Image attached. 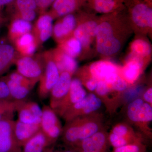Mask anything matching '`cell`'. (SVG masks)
Returning a JSON list of instances; mask_svg holds the SVG:
<instances>
[{
	"label": "cell",
	"instance_id": "6da1fadb",
	"mask_svg": "<svg viewBox=\"0 0 152 152\" xmlns=\"http://www.w3.org/2000/svg\"><path fill=\"white\" fill-rule=\"evenodd\" d=\"M103 115L99 111L78 117L66 123L63 127L62 140L68 148H73L103 129Z\"/></svg>",
	"mask_w": 152,
	"mask_h": 152
},
{
	"label": "cell",
	"instance_id": "7a4b0ae2",
	"mask_svg": "<svg viewBox=\"0 0 152 152\" xmlns=\"http://www.w3.org/2000/svg\"><path fill=\"white\" fill-rule=\"evenodd\" d=\"M126 114L129 121L139 129V133L144 138L152 139V130L150 127L152 120V106L138 98L128 105Z\"/></svg>",
	"mask_w": 152,
	"mask_h": 152
},
{
	"label": "cell",
	"instance_id": "3957f363",
	"mask_svg": "<svg viewBox=\"0 0 152 152\" xmlns=\"http://www.w3.org/2000/svg\"><path fill=\"white\" fill-rule=\"evenodd\" d=\"M143 136L137 132L129 124L118 123L113 126L108 133V140L110 146L117 148L129 144L144 142Z\"/></svg>",
	"mask_w": 152,
	"mask_h": 152
},
{
	"label": "cell",
	"instance_id": "277c9868",
	"mask_svg": "<svg viewBox=\"0 0 152 152\" xmlns=\"http://www.w3.org/2000/svg\"><path fill=\"white\" fill-rule=\"evenodd\" d=\"M45 63L43 74L39 81L38 96L41 100L46 99L51 90L56 84L60 72L52 57L51 51L42 54Z\"/></svg>",
	"mask_w": 152,
	"mask_h": 152
},
{
	"label": "cell",
	"instance_id": "5b68a950",
	"mask_svg": "<svg viewBox=\"0 0 152 152\" xmlns=\"http://www.w3.org/2000/svg\"><path fill=\"white\" fill-rule=\"evenodd\" d=\"M42 109L41 131L53 145L61 136L63 127L58 115L50 106L44 105Z\"/></svg>",
	"mask_w": 152,
	"mask_h": 152
},
{
	"label": "cell",
	"instance_id": "8992f818",
	"mask_svg": "<svg viewBox=\"0 0 152 152\" xmlns=\"http://www.w3.org/2000/svg\"><path fill=\"white\" fill-rule=\"evenodd\" d=\"M15 64L18 72L37 83L39 82L43 74L45 63L42 54L36 56H19Z\"/></svg>",
	"mask_w": 152,
	"mask_h": 152
},
{
	"label": "cell",
	"instance_id": "52a82bcc",
	"mask_svg": "<svg viewBox=\"0 0 152 152\" xmlns=\"http://www.w3.org/2000/svg\"><path fill=\"white\" fill-rule=\"evenodd\" d=\"M97 49L104 56L116 53L121 48L120 41L114 37L112 26L107 22L98 25L96 34Z\"/></svg>",
	"mask_w": 152,
	"mask_h": 152
},
{
	"label": "cell",
	"instance_id": "ba28073f",
	"mask_svg": "<svg viewBox=\"0 0 152 152\" xmlns=\"http://www.w3.org/2000/svg\"><path fill=\"white\" fill-rule=\"evenodd\" d=\"M102 103L94 93L87 94L84 98L69 108L62 118L66 123L78 117L99 111Z\"/></svg>",
	"mask_w": 152,
	"mask_h": 152
},
{
	"label": "cell",
	"instance_id": "9c48e42d",
	"mask_svg": "<svg viewBox=\"0 0 152 152\" xmlns=\"http://www.w3.org/2000/svg\"><path fill=\"white\" fill-rule=\"evenodd\" d=\"M110 146L108 133L103 128L72 149L77 152H110Z\"/></svg>",
	"mask_w": 152,
	"mask_h": 152
},
{
	"label": "cell",
	"instance_id": "30bf717a",
	"mask_svg": "<svg viewBox=\"0 0 152 152\" xmlns=\"http://www.w3.org/2000/svg\"><path fill=\"white\" fill-rule=\"evenodd\" d=\"M94 92L111 114L115 113L119 107L124 96V93L113 89L103 81L98 82Z\"/></svg>",
	"mask_w": 152,
	"mask_h": 152
},
{
	"label": "cell",
	"instance_id": "8fae6325",
	"mask_svg": "<svg viewBox=\"0 0 152 152\" xmlns=\"http://www.w3.org/2000/svg\"><path fill=\"white\" fill-rule=\"evenodd\" d=\"M87 94L80 81L77 78L72 79L67 94L54 110L58 116L62 117L68 109L83 99Z\"/></svg>",
	"mask_w": 152,
	"mask_h": 152
},
{
	"label": "cell",
	"instance_id": "7c38bea8",
	"mask_svg": "<svg viewBox=\"0 0 152 152\" xmlns=\"http://www.w3.org/2000/svg\"><path fill=\"white\" fill-rule=\"evenodd\" d=\"M14 120L0 121V152H21L14 134Z\"/></svg>",
	"mask_w": 152,
	"mask_h": 152
},
{
	"label": "cell",
	"instance_id": "4fadbf2b",
	"mask_svg": "<svg viewBox=\"0 0 152 152\" xmlns=\"http://www.w3.org/2000/svg\"><path fill=\"white\" fill-rule=\"evenodd\" d=\"M118 69L114 64L107 61H98L90 66L88 79H94L98 82L103 81L109 84L118 75Z\"/></svg>",
	"mask_w": 152,
	"mask_h": 152
},
{
	"label": "cell",
	"instance_id": "5bb4252c",
	"mask_svg": "<svg viewBox=\"0 0 152 152\" xmlns=\"http://www.w3.org/2000/svg\"><path fill=\"white\" fill-rule=\"evenodd\" d=\"M72 75L64 72L60 74L59 77L50 94V105L51 108H56L67 94L72 81Z\"/></svg>",
	"mask_w": 152,
	"mask_h": 152
},
{
	"label": "cell",
	"instance_id": "9a60e30c",
	"mask_svg": "<svg viewBox=\"0 0 152 152\" xmlns=\"http://www.w3.org/2000/svg\"><path fill=\"white\" fill-rule=\"evenodd\" d=\"M53 18L50 14H44L37 19L33 26L31 33L38 45L46 42L53 35Z\"/></svg>",
	"mask_w": 152,
	"mask_h": 152
},
{
	"label": "cell",
	"instance_id": "2e32d148",
	"mask_svg": "<svg viewBox=\"0 0 152 152\" xmlns=\"http://www.w3.org/2000/svg\"><path fill=\"white\" fill-rule=\"evenodd\" d=\"M18 119L22 122L40 125L42 109L34 102L23 101L17 110Z\"/></svg>",
	"mask_w": 152,
	"mask_h": 152
},
{
	"label": "cell",
	"instance_id": "e0dca14e",
	"mask_svg": "<svg viewBox=\"0 0 152 152\" xmlns=\"http://www.w3.org/2000/svg\"><path fill=\"white\" fill-rule=\"evenodd\" d=\"M40 130V124H26L18 119L14 122V136L18 145L21 148Z\"/></svg>",
	"mask_w": 152,
	"mask_h": 152
},
{
	"label": "cell",
	"instance_id": "ac0fdd59",
	"mask_svg": "<svg viewBox=\"0 0 152 152\" xmlns=\"http://www.w3.org/2000/svg\"><path fill=\"white\" fill-rule=\"evenodd\" d=\"M51 53L60 73L66 72L72 75L76 72L78 64L75 58L58 50L51 51Z\"/></svg>",
	"mask_w": 152,
	"mask_h": 152
},
{
	"label": "cell",
	"instance_id": "d6986e66",
	"mask_svg": "<svg viewBox=\"0 0 152 152\" xmlns=\"http://www.w3.org/2000/svg\"><path fill=\"white\" fill-rule=\"evenodd\" d=\"M19 55L11 43H0V76L5 73L15 62Z\"/></svg>",
	"mask_w": 152,
	"mask_h": 152
},
{
	"label": "cell",
	"instance_id": "ffe728a7",
	"mask_svg": "<svg viewBox=\"0 0 152 152\" xmlns=\"http://www.w3.org/2000/svg\"><path fill=\"white\" fill-rule=\"evenodd\" d=\"M13 45L20 56H33L39 47L35 38L31 32L22 36Z\"/></svg>",
	"mask_w": 152,
	"mask_h": 152
},
{
	"label": "cell",
	"instance_id": "44dd1931",
	"mask_svg": "<svg viewBox=\"0 0 152 152\" xmlns=\"http://www.w3.org/2000/svg\"><path fill=\"white\" fill-rule=\"evenodd\" d=\"M143 62L138 58L129 61L123 68L119 75L128 84H132L138 80L141 74Z\"/></svg>",
	"mask_w": 152,
	"mask_h": 152
},
{
	"label": "cell",
	"instance_id": "7402d4cb",
	"mask_svg": "<svg viewBox=\"0 0 152 152\" xmlns=\"http://www.w3.org/2000/svg\"><path fill=\"white\" fill-rule=\"evenodd\" d=\"M98 25L93 21H90L79 25L75 28L74 37L80 41L82 46L89 45L91 38L96 36Z\"/></svg>",
	"mask_w": 152,
	"mask_h": 152
},
{
	"label": "cell",
	"instance_id": "603a6c76",
	"mask_svg": "<svg viewBox=\"0 0 152 152\" xmlns=\"http://www.w3.org/2000/svg\"><path fill=\"white\" fill-rule=\"evenodd\" d=\"M33 25L31 22L20 19H14L8 27V38L10 42L13 44L22 36L31 32Z\"/></svg>",
	"mask_w": 152,
	"mask_h": 152
},
{
	"label": "cell",
	"instance_id": "cb8c5ba5",
	"mask_svg": "<svg viewBox=\"0 0 152 152\" xmlns=\"http://www.w3.org/2000/svg\"><path fill=\"white\" fill-rule=\"evenodd\" d=\"M75 18L72 14L66 15L61 21L58 22L53 27V35L56 40L61 39L69 35L75 28Z\"/></svg>",
	"mask_w": 152,
	"mask_h": 152
},
{
	"label": "cell",
	"instance_id": "d4e9b609",
	"mask_svg": "<svg viewBox=\"0 0 152 152\" xmlns=\"http://www.w3.org/2000/svg\"><path fill=\"white\" fill-rule=\"evenodd\" d=\"M133 21L141 27H152V10L146 5L139 4L133 8L132 11Z\"/></svg>",
	"mask_w": 152,
	"mask_h": 152
},
{
	"label": "cell",
	"instance_id": "484cf974",
	"mask_svg": "<svg viewBox=\"0 0 152 152\" xmlns=\"http://www.w3.org/2000/svg\"><path fill=\"white\" fill-rule=\"evenodd\" d=\"M52 146L40 130L22 147L21 152H45Z\"/></svg>",
	"mask_w": 152,
	"mask_h": 152
},
{
	"label": "cell",
	"instance_id": "4316f807",
	"mask_svg": "<svg viewBox=\"0 0 152 152\" xmlns=\"http://www.w3.org/2000/svg\"><path fill=\"white\" fill-rule=\"evenodd\" d=\"M18 14L15 19H20L31 22L35 19L37 5L35 0H16Z\"/></svg>",
	"mask_w": 152,
	"mask_h": 152
},
{
	"label": "cell",
	"instance_id": "83f0119b",
	"mask_svg": "<svg viewBox=\"0 0 152 152\" xmlns=\"http://www.w3.org/2000/svg\"><path fill=\"white\" fill-rule=\"evenodd\" d=\"M4 78L8 86L11 97L13 100H25L32 89L14 81L4 76Z\"/></svg>",
	"mask_w": 152,
	"mask_h": 152
},
{
	"label": "cell",
	"instance_id": "f1b7e54d",
	"mask_svg": "<svg viewBox=\"0 0 152 152\" xmlns=\"http://www.w3.org/2000/svg\"><path fill=\"white\" fill-rule=\"evenodd\" d=\"M77 0H55L53 3L54 18L55 15L63 16L70 14L75 10Z\"/></svg>",
	"mask_w": 152,
	"mask_h": 152
},
{
	"label": "cell",
	"instance_id": "f546056e",
	"mask_svg": "<svg viewBox=\"0 0 152 152\" xmlns=\"http://www.w3.org/2000/svg\"><path fill=\"white\" fill-rule=\"evenodd\" d=\"M25 100H0V121L13 120L15 112Z\"/></svg>",
	"mask_w": 152,
	"mask_h": 152
},
{
	"label": "cell",
	"instance_id": "4dcf8cb0",
	"mask_svg": "<svg viewBox=\"0 0 152 152\" xmlns=\"http://www.w3.org/2000/svg\"><path fill=\"white\" fill-rule=\"evenodd\" d=\"M63 52L70 56L75 58L82 51V45L78 40L75 37L70 38L61 46Z\"/></svg>",
	"mask_w": 152,
	"mask_h": 152
},
{
	"label": "cell",
	"instance_id": "1f68e13d",
	"mask_svg": "<svg viewBox=\"0 0 152 152\" xmlns=\"http://www.w3.org/2000/svg\"><path fill=\"white\" fill-rule=\"evenodd\" d=\"M131 48L134 54L141 56H146L151 53L149 44L142 40H136L134 41Z\"/></svg>",
	"mask_w": 152,
	"mask_h": 152
},
{
	"label": "cell",
	"instance_id": "d6a6232c",
	"mask_svg": "<svg viewBox=\"0 0 152 152\" xmlns=\"http://www.w3.org/2000/svg\"><path fill=\"white\" fill-rule=\"evenodd\" d=\"M94 2L96 10L102 13L111 12L115 7V0H94Z\"/></svg>",
	"mask_w": 152,
	"mask_h": 152
},
{
	"label": "cell",
	"instance_id": "836d02e7",
	"mask_svg": "<svg viewBox=\"0 0 152 152\" xmlns=\"http://www.w3.org/2000/svg\"><path fill=\"white\" fill-rule=\"evenodd\" d=\"M112 152H146V146L144 142L135 143L114 148Z\"/></svg>",
	"mask_w": 152,
	"mask_h": 152
},
{
	"label": "cell",
	"instance_id": "e575fe53",
	"mask_svg": "<svg viewBox=\"0 0 152 152\" xmlns=\"http://www.w3.org/2000/svg\"><path fill=\"white\" fill-rule=\"evenodd\" d=\"M6 76L12 80L23 85L25 86L28 87L32 89H33L36 84L37 83L26 77L23 75L18 72L17 71L12 72Z\"/></svg>",
	"mask_w": 152,
	"mask_h": 152
},
{
	"label": "cell",
	"instance_id": "d590c367",
	"mask_svg": "<svg viewBox=\"0 0 152 152\" xmlns=\"http://www.w3.org/2000/svg\"><path fill=\"white\" fill-rule=\"evenodd\" d=\"M98 82L94 79L90 78L81 82V83L83 86L89 91L90 93H93L96 88Z\"/></svg>",
	"mask_w": 152,
	"mask_h": 152
},
{
	"label": "cell",
	"instance_id": "8d00e7d4",
	"mask_svg": "<svg viewBox=\"0 0 152 152\" xmlns=\"http://www.w3.org/2000/svg\"><path fill=\"white\" fill-rule=\"evenodd\" d=\"M55 0H35L37 7L41 10H45Z\"/></svg>",
	"mask_w": 152,
	"mask_h": 152
},
{
	"label": "cell",
	"instance_id": "74e56055",
	"mask_svg": "<svg viewBox=\"0 0 152 152\" xmlns=\"http://www.w3.org/2000/svg\"><path fill=\"white\" fill-rule=\"evenodd\" d=\"M143 100L152 106V87L149 88L144 92L143 95Z\"/></svg>",
	"mask_w": 152,
	"mask_h": 152
},
{
	"label": "cell",
	"instance_id": "f35d334b",
	"mask_svg": "<svg viewBox=\"0 0 152 152\" xmlns=\"http://www.w3.org/2000/svg\"><path fill=\"white\" fill-rule=\"evenodd\" d=\"M68 148L67 150H65V151H54V148L53 147H50L48 148L45 152H77L72 149L69 148Z\"/></svg>",
	"mask_w": 152,
	"mask_h": 152
},
{
	"label": "cell",
	"instance_id": "ab89813d",
	"mask_svg": "<svg viewBox=\"0 0 152 152\" xmlns=\"http://www.w3.org/2000/svg\"><path fill=\"white\" fill-rule=\"evenodd\" d=\"M13 0H0V7L12 2Z\"/></svg>",
	"mask_w": 152,
	"mask_h": 152
},
{
	"label": "cell",
	"instance_id": "60d3db41",
	"mask_svg": "<svg viewBox=\"0 0 152 152\" xmlns=\"http://www.w3.org/2000/svg\"><path fill=\"white\" fill-rule=\"evenodd\" d=\"M3 21V19H2V18L0 17V27H1V25L2 24Z\"/></svg>",
	"mask_w": 152,
	"mask_h": 152
}]
</instances>
